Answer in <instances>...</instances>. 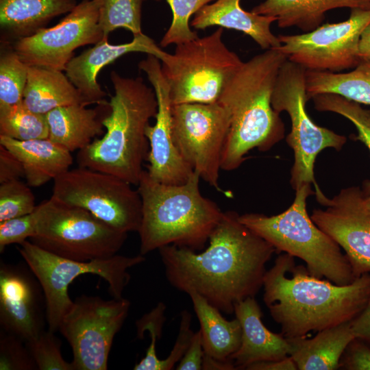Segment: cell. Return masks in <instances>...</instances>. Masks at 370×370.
Wrapping results in <instances>:
<instances>
[{"instance_id":"obj_49","label":"cell","mask_w":370,"mask_h":370,"mask_svg":"<svg viewBox=\"0 0 370 370\" xmlns=\"http://www.w3.org/2000/svg\"><path fill=\"white\" fill-rule=\"evenodd\" d=\"M370 1V0H369Z\"/></svg>"},{"instance_id":"obj_18","label":"cell","mask_w":370,"mask_h":370,"mask_svg":"<svg viewBox=\"0 0 370 370\" xmlns=\"http://www.w3.org/2000/svg\"><path fill=\"white\" fill-rule=\"evenodd\" d=\"M46 304L42 286L28 267L1 262L0 325L25 342L45 331Z\"/></svg>"},{"instance_id":"obj_36","label":"cell","mask_w":370,"mask_h":370,"mask_svg":"<svg viewBox=\"0 0 370 370\" xmlns=\"http://www.w3.org/2000/svg\"><path fill=\"white\" fill-rule=\"evenodd\" d=\"M165 309V304L159 302L150 312L136 321L137 337L143 339L145 332L148 331L151 343L145 357L134 366V370H161L162 360L157 356L156 345L162 336L163 325L166 320Z\"/></svg>"},{"instance_id":"obj_6","label":"cell","mask_w":370,"mask_h":370,"mask_svg":"<svg viewBox=\"0 0 370 370\" xmlns=\"http://www.w3.org/2000/svg\"><path fill=\"white\" fill-rule=\"evenodd\" d=\"M312 194L314 193L310 184H304L295 190L293 202L282 213L273 216L246 213L239 215L238 219L272 245L276 252L301 259L312 275L340 286L349 284L356 277L346 254L307 212V198Z\"/></svg>"},{"instance_id":"obj_5","label":"cell","mask_w":370,"mask_h":370,"mask_svg":"<svg viewBox=\"0 0 370 370\" xmlns=\"http://www.w3.org/2000/svg\"><path fill=\"white\" fill-rule=\"evenodd\" d=\"M200 180L193 171L182 184H166L143 171L136 186L142 201L141 255L169 245L197 251L204 248L223 212L202 195Z\"/></svg>"},{"instance_id":"obj_14","label":"cell","mask_w":370,"mask_h":370,"mask_svg":"<svg viewBox=\"0 0 370 370\" xmlns=\"http://www.w3.org/2000/svg\"><path fill=\"white\" fill-rule=\"evenodd\" d=\"M369 23L370 9L353 8L344 21L321 25L301 34L279 35L282 45L273 49L306 70L338 72L355 68L362 62L360 35Z\"/></svg>"},{"instance_id":"obj_26","label":"cell","mask_w":370,"mask_h":370,"mask_svg":"<svg viewBox=\"0 0 370 370\" xmlns=\"http://www.w3.org/2000/svg\"><path fill=\"white\" fill-rule=\"evenodd\" d=\"M370 9L369 0H265L251 12L277 18L281 28L297 27L305 32L319 27L325 12L336 8Z\"/></svg>"},{"instance_id":"obj_2","label":"cell","mask_w":370,"mask_h":370,"mask_svg":"<svg viewBox=\"0 0 370 370\" xmlns=\"http://www.w3.org/2000/svg\"><path fill=\"white\" fill-rule=\"evenodd\" d=\"M263 300L286 338L306 336L355 318L370 297V273L347 285L312 275L284 253L266 271Z\"/></svg>"},{"instance_id":"obj_23","label":"cell","mask_w":370,"mask_h":370,"mask_svg":"<svg viewBox=\"0 0 370 370\" xmlns=\"http://www.w3.org/2000/svg\"><path fill=\"white\" fill-rule=\"evenodd\" d=\"M107 101L88 108L82 103L57 108L46 114L49 137L51 141L71 152L89 145L96 136L103 135L105 128L101 116Z\"/></svg>"},{"instance_id":"obj_32","label":"cell","mask_w":370,"mask_h":370,"mask_svg":"<svg viewBox=\"0 0 370 370\" xmlns=\"http://www.w3.org/2000/svg\"><path fill=\"white\" fill-rule=\"evenodd\" d=\"M28 66L8 42H3L0 53V106L23 101Z\"/></svg>"},{"instance_id":"obj_1","label":"cell","mask_w":370,"mask_h":370,"mask_svg":"<svg viewBox=\"0 0 370 370\" xmlns=\"http://www.w3.org/2000/svg\"><path fill=\"white\" fill-rule=\"evenodd\" d=\"M234 211L223 212L201 252L173 245L158 249L169 283L195 292L221 312L255 297L263 286L266 264L276 249L243 224Z\"/></svg>"},{"instance_id":"obj_35","label":"cell","mask_w":370,"mask_h":370,"mask_svg":"<svg viewBox=\"0 0 370 370\" xmlns=\"http://www.w3.org/2000/svg\"><path fill=\"white\" fill-rule=\"evenodd\" d=\"M36 208L30 186L20 180L0 184V222L33 212Z\"/></svg>"},{"instance_id":"obj_34","label":"cell","mask_w":370,"mask_h":370,"mask_svg":"<svg viewBox=\"0 0 370 370\" xmlns=\"http://www.w3.org/2000/svg\"><path fill=\"white\" fill-rule=\"evenodd\" d=\"M173 14L170 27L162 37L160 45L186 42L197 38L198 34L190 27V18L202 7L214 0H166Z\"/></svg>"},{"instance_id":"obj_42","label":"cell","mask_w":370,"mask_h":370,"mask_svg":"<svg viewBox=\"0 0 370 370\" xmlns=\"http://www.w3.org/2000/svg\"><path fill=\"white\" fill-rule=\"evenodd\" d=\"M204 350L200 330L194 332L190 343L177 366V370H202Z\"/></svg>"},{"instance_id":"obj_47","label":"cell","mask_w":370,"mask_h":370,"mask_svg":"<svg viewBox=\"0 0 370 370\" xmlns=\"http://www.w3.org/2000/svg\"><path fill=\"white\" fill-rule=\"evenodd\" d=\"M358 52L362 61H370V23L364 29L360 35Z\"/></svg>"},{"instance_id":"obj_22","label":"cell","mask_w":370,"mask_h":370,"mask_svg":"<svg viewBox=\"0 0 370 370\" xmlns=\"http://www.w3.org/2000/svg\"><path fill=\"white\" fill-rule=\"evenodd\" d=\"M0 145L22 163L27 184L38 187L69 170L71 152L49 138L18 140L0 135Z\"/></svg>"},{"instance_id":"obj_39","label":"cell","mask_w":370,"mask_h":370,"mask_svg":"<svg viewBox=\"0 0 370 370\" xmlns=\"http://www.w3.org/2000/svg\"><path fill=\"white\" fill-rule=\"evenodd\" d=\"M35 212L0 222V251L11 244L21 245L35 233Z\"/></svg>"},{"instance_id":"obj_40","label":"cell","mask_w":370,"mask_h":370,"mask_svg":"<svg viewBox=\"0 0 370 370\" xmlns=\"http://www.w3.org/2000/svg\"><path fill=\"white\" fill-rule=\"evenodd\" d=\"M181 320L177 337L167 358L162 360L161 370L172 369L186 352L194 332L191 330V314L184 310L181 312Z\"/></svg>"},{"instance_id":"obj_20","label":"cell","mask_w":370,"mask_h":370,"mask_svg":"<svg viewBox=\"0 0 370 370\" xmlns=\"http://www.w3.org/2000/svg\"><path fill=\"white\" fill-rule=\"evenodd\" d=\"M234 313L242 329L241 346L230 357L236 369H246L254 363L279 360L290 355L288 341L282 334L272 332L264 326L255 297L237 302Z\"/></svg>"},{"instance_id":"obj_17","label":"cell","mask_w":370,"mask_h":370,"mask_svg":"<svg viewBox=\"0 0 370 370\" xmlns=\"http://www.w3.org/2000/svg\"><path fill=\"white\" fill-rule=\"evenodd\" d=\"M139 69L147 76L156 93L158 111L156 123L146 130L149 144L147 160L149 175L166 184L185 183L193 173L176 148L172 134V104L169 86L162 71L161 61L153 55L138 63Z\"/></svg>"},{"instance_id":"obj_4","label":"cell","mask_w":370,"mask_h":370,"mask_svg":"<svg viewBox=\"0 0 370 370\" xmlns=\"http://www.w3.org/2000/svg\"><path fill=\"white\" fill-rule=\"evenodd\" d=\"M110 79L114 94L102 121L106 132L78 151L77 161L79 166L110 173L137 186L149 151L146 130L158 111L156 93L140 77H125L113 71Z\"/></svg>"},{"instance_id":"obj_37","label":"cell","mask_w":370,"mask_h":370,"mask_svg":"<svg viewBox=\"0 0 370 370\" xmlns=\"http://www.w3.org/2000/svg\"><path fill=\"white\" fill-rule=\"evenodd\" d=\"M47 329L35 338L25 342L38 370H74L72 362L61 354V342Z\"/></svg>"},{"instance_id":"obj_3","label":"cell","mask_w":370,"mask_h":370,"mask_svg":"<svg viewBox=\"0 0 370 370\" xmlns=\"http://www.w3.org/2000/svg\"><path fill=\"white\" fill-rule=\"evenodd\" d=\"M286 56L276 49L265 50L241 66L224 87L218 103L230 113L221 170L238 168L254 148L265 151L284 136V125L271 105L280 67Z\"/></svg>"},{"instance_id":"obj_38","label":"cell","mask_w":370,"mask_h":370,"mask_svg":"<svg viewBox=\"0 0 370 370\" xmlns=\"http://www.w3.org/2000/svg\"><path fill=\"white\" fill-rule=\"evenodd\" d=\"M37 369L26 343L19 337L0 330V370Z\"/></svg>"},{"instance_id":"obj_11","label":"cell","mask_w":370,"mask_h":370,"mask_svg":"<svg viewBox=\"0 0 370 370\" xmlns=\"http://www.w3.org/2000/svg\"><path fill=\"white\" fill-rule=\"evenodd\" d=\"M50 198L88 210L123 232H137L142 201L132 184L114 175L78 166L54 180Z\"/></svg>"},{"instance_id":"obj_10","label":"cell","mask_w":370,"mask_h":370,"mask_svg":"<svg viewBox=\"0 0 370 370\" xmlns=\"http://www.w3.org/2000/svg\"><path fill=\"white\" fill-rule=\"evenodd\" d=\"M306 69L286 60L280 67L271 97L273 110L286 112L291 130L286 142L294 152L291 184L295 190L304 184H315L314 164L317 155L325 148L337 151L346 143V137L315 124L308 116L306 82Z\"/></svg>"},{"instance_id":"obj_33","label":"cell","mask_w":370,"mask_h":370,"mask_svg":"<svg viewBox=\"0 0 370 370\" xmlns=\"http://www.w3.org/2000/svg\"><path fill=\"white\" fill-rule=\"evenodd\" d=\"M312 99L317 110L334 112L349 120L358 130L356 139L363 142L370 151V110L336 94H320ZM368 186L370 190V183Z\"/></svg>"},{"instance_id":"obj_31","label":"cell","mask_w":370,"mask_h":370,"mask_svg":"<svg viewBox=\"0 0 370 370\" xmlns=\"http://www.w3.org/2000/svg\"><path fill=\"white\" fill-rule=\"evenodd\" d=\"M145 0H99V25L103 38L117 28L130 31L133 36L143 34L142 5Z\"/></svg>"},{"instance_id":"obj_19","label":"cell","mask_w":370,"mask_h":370,"mask_svg":"<svg viewBox=\"0 0 370 370\" xmlns=\"http://www.w3.org/2000/svg\"><path fill=\"white\" fill-rule=\"evenodd\" d=\"M81 54L73 56L64 70L65 74L79 92L84 103L99 104L105 101L106 93L97 82L99 71L121 56L133 52L153 55L162 60L167 52L145 34L134 36L127 43L111 45L103 38Z\"/></svg>"},{"instance_id":"obj_7","label":"cell","mask_w":370,"mask_h":370,"mask_svg":"<svg viewBox=\"0 0 370 370\" xmlns=\"http://www.w3.org/2000/svg\"><path fill=\"white\" fill-rule=\"evenodd\" d=\"M223 27L210 35L176 45L161 61L172 106L218 101L227 82L243 64L223 41Z\"/></svg>"},{"instance_id":"obj_25","label":"cell","mask_w":370,"mask_h":370,"mask_svg":"<svg viewBox=\"0 0 370 370\" xmlns=\"http://www.w3.org/2000/svg\"><path fill=\"white\" fill-rule=\"evenodd\" d=\"M76 0H0V28L15 41L30 36L53 18L69 13Z\"/></svg>"},{"instance_id":"obj_48","label":"cell","mask_w":370,"mask_h":370,"mask_svg":"<svg viewBox=\"0 0 370 370\" xmlns=\"http://www.w3.org/2000/svg\"><path fill=\"white\" fill-rule=\"evenodd\" d=\"M365 204L369 212L370 213V195L365 196Z\"/></svg>"},{"instance_id":"obj_24","label":"cell","mask_w":370,"mask_h":370,"mask_svg":"<svg viewBox=\"0 0 370 370\" xmlns=\"http://www.w3.org/2000/svg\"><path fill=\"white\" fill-rule=\"evenodd\" d=\"M350 321L307 336L286 338L291 345L290 356L299 370H335L347 345L355 338Z\"/></svg>"},{"instance_id":"obj_8","label":"cell","mask_w":370,"mask_h":370,"mask_svg":"<svg viewBox=\"0 0 370 370\" xmlns=\"http://www.w3.org/2000/svg\"><path fill=\"white\" fill-rule=\"evenodd\" d=\"M18 250L42 286L47 328L53 332L58 331L62 318L73 304L68 293L69 286L77 276L86 273L99 275L108 282L111 296L121 299L131 278L127 270L145 261L140 254L77 261L49 252L28 240Z\"/></svg>"},{"instance_id":"obj_29","label":"cell","mask_w":370,"mask_h":370,"mask_svg":"<svg viewBox=\"0 0 370 370\" xmlns=\"http://www.w3.org/2000/svg\"><path fill=\"white\" fill-rule=\"evenodd\" d=\"M306 82L308 99L331 93L370 105V61H362L347 73L306 70Z\"/></svg>"},{"instance_id":"obj_46","label":"cell","mask_w":370,"mask_h":370,"mask_svg":"<svg viewBox=\"0 0 370 370\" xmlns=\"http://www.w3.org/2000/svg\"><path fill=\"white\" fill-rule=\"evenodd\" d=\"M232 360H220L211 357L204 352L202 370H235Z\"/></svg>"},{"instance_id":"obj_45","label":"cell","mask_w":370,"mask_h":370,"mask_svg":"<svg viewBox=\"0 0 370 370\" xmlns=\"http://www.w3.org/2000/svg\"><path fill=\"white\" fill-rule=\"evenodd\" d=\"M247 370H297V367L288 356L279 360L264 361L254 363L246 368Z\"/></svg>"},{"instance_id":"obj_12","label":"cell","mask_w":370,"mask_h":370,"mask_svg":"<svg viewBox=\"0 0 370 370\" xmlns=\"http://www.w3.org/2000/svg\"><path fill=\"white\" fill-rule=\"evenodd\" d=\"M130 301L77 297L58 331L72 349L74 370H106L114 338L128 314Z\"/></svg>"},{"instance_id":"obj_27","label":"cell","mask_w":370,"mask_h":370,"mask_svg":"<svg viewBox=\"0 0 370 370\" xmlns=\"http://www.w3.org/2000/svg\"><path fill=\"white\" fill-rule=\"evenodd\" d=\"M23 103L30 110L42 114L62 106L84 104L65 73L34 66H28Z\"/></svg>"},{"instance_id":"obj_28","label":"cell","mask_w":370,"mask_h":370,"mask_svg":"<svg viewBox=\"0 0 370 370\" xmlns=\"http://www.w3.org/2000/svg\"><path fill=\"white\" fill-rule=\"evenodd\" d=\"M200 325L204 352L220 360H230L240 347L242 329L235 318L225 319L221 312L195 292L188 293Z\"/></svg>"},{"instance_id":"obj_44","label":"cell","mask_w":370,"mask_h":370,"mask_svg":"<svg viewBox=\"0 0 370 370\" xmlns=\"http://www.w3.org/2000/svg\"><path fill=\"white\" fill-rule=\"evenodd\" d=\"M350 325L355 337L370 346V297L360 312L350 321Z\"/></svg>"},{"instance_id":"obj_16","label":"cell","mask_w":370,"mask_h":370,"mask_svg":"<svg viewBox=\"0 0 370 370\" xmlns=\"http://www.w3.org/2000/svg\"><path fill=\"white\" fill-rule=\"evenodd\" d=\"M317 200L325 209H314L311 219L343 249L356 278L370 273V213L365 196L352 186L328 198L314 184Z\"/></svg>"},{"instance_id":"obj_43","label":"cell","mask_w":370,"mask_h":370,"mask_svg":"<svg viewBox=\"0 0 370 370\" xmlns=\"http://www.w3.org/2000/svg\"><path fill=\"white\" fill-rule=\"evenodd\" d=\"M25 177L21 162L8 149L0 145V184Z\"/></svg>"},{"instance_id":"obj_21","label":"cell","mask_w":370,"mask_h":370,"mask_svg":"<svg viewBox=\"0 0 370 370\" xmlns=\"http://www.w3.org/2000/svg\"><path fill=\"white\" fill-rule=\"evenodd\" d=\"M273 16L260 15L243 10L241 0H217L202 7L194 16L190 26L205 29L219 26L242 32L251 37L262 49L281 46V42L271 30L276 21Z\"/></svg>"},{"instance_id":"obj_9","label":"cell","mask_w":370,"mask_h":370,"mask_svg":"<svg viewBox=\"0 0 370 370\" xmlns=\"http://www.w3.org/2000/svg\"><path fill=\"white\" fill-rule=\"evenodd\" d=\"M34 212L35 233L29 241L65 258L84 262L111 257L127 237L88 210L51 198L36 206Z\"/></svg>"},{"instance_id":"obj_41","label":"cell","mask_w":370,"mask_h":370,"mask_svg":"<svg viewBox=\"0 0 370 370\" xmlns=\"http://www.w3.org/2000/svg\"><path fill=\"white\" fill-rule=\"evenodd\" d=\"M338 369L347 370H370V346L355 338L346 347Z\"/></svg>"},{"instance_id":"obj_13","label":"cell","mask_w":370,"mask_h":370,"mask_svg":"<svg viewBox=\"0 0 370 370\" xmlns=\"http://www.w3.org/2000/svg\"><path fill=\"white\" fill-rule=\"evenodd\" d=\"M230 125V113L218 102L172 106V134L180 154L201 180L223 193L219 171Z\"/></svg>"},{"instance_id":"obj_30","label":"cell","mask_w":370,"mask_h":370,"mask_svg":"<svg viewBox=\"0 0 370 370\" xmlns=\"http://www.w3.org/2000/svg\"><path fill=\"white\" fill-rule=\"evenodd\" d=\"M0 135L23 141L48 138L46 114L30 110L23 101L0 106Z\"/></svg>"},{"instance_id":"obj_15","label":"cell","mask_w":370,"mask_h":370,"mask_svg":"<svg viewBox=\"0 0 370 370\" xmlns=\"http://www.w3.org/2000/svg\"><path fill=\"white\" fill-rule=\"evenodd\" d=\"M102 39L99 0H83L57 25L15 41L13 48L27 66L64 71L76 49Z\"/></svg>"}]
</instances>
